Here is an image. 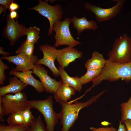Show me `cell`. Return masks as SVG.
I'll use <instances>...</instances> for the list:
<instances>
[{"label": "cell", "instance_id": "e0dca14e", "mask_svg": "<svg viewBox=\"0 0 131 131\" xmlns=\"http://www.w3.org/2000/svg\"><path fill=\"white\" fill-rule=\"evenodd\" d=\"M76 91L74 88L62 82L54 94V97L59 103L68 102L71 99L72 96L75 94Z\"/></svg>", "mask_w": 131, "mask_h": 131}, {"label": "cell", "instance_id": "83f0119b", "mask_svg": "<svg viewBox=\"0 0 131 131\" xmlns=\"http://www.w3.org/2000/svg\"><path fill=\"white\" fill-rule=\"evenodd\" d=\"M1 59L0 58V84L2 85L6 77L4 74V71L6 69H9V68L3 62Z\"/></svg>", "mask_w": 131, "mask_h": 131}, {"label": "cell", "instance_id": "7a4b0ae2", "mask_svg": "<svg viewBox=\"0 0 131 131\" xmlns=\"http://www.w3.org/2000/svg\"><path fill=\"white\" fill-rule=\"evenodd\" d=\"M104 93L103 90L85 102L76 101L73 104L68 102H63L60 103L61 108L59 113L60 123L62 126L61 131H69L78 119L80 110L90 105Z\"/></svg>", "mask_w": 131, "mask_h": 131}, {"label": "cell", "instance_id": "d6986e66", "mask_svg": "<svg viewBox=\"0 0 131 131\" xmlns=\"http://www.w3.org/2000/svg\"><path fill=\"white\" fill-rule=\"evenodd\" d=\"M58 68L62 83L74 88L76 91L80 92L82 89V85L80 81L79 77L77 76L70 77L64 68L60 66Z\"/></svg>", "mask_w": 131, "mask_h": 131}, {"label": "cell", "instance_id": "52a82bcc", "mask_svg": "<svg viewBox=\"0 0 131 131\" xmlns=\"http://www.w3.org/2000/svg\"><path fill=\"white\" fill-rule=\"evenodd\" d=\"M1 97L4 106V115L22 111L27 106L28 100L24 92L13 95L8 94Z\"/></svg>", "mask_w": 131, "mask_h": 131}, {"label": "cell", "instance_id": "6da1fadb", "mask_svg": "<svg viewBox=\"0 0 131 131\" xmlns=\"http://www.w3.org/2000/svg\"><path fill=\"white\" fill-rule=\"evenodd\" d=\"M120 79H123L127 83L131 80V62L118 64L113 63L108 59L101 73L92 80L93 85L89 90L99 84L103 80L113 82Z\"/></svg>", "mask_w": 131, "mask_h": 131}, {"label": "cell", "instance_id": "4316f807", "mask_svg": "<svg viewBox=\"0 0 131 131\" xmlns=\"http://www.w3.org/2000/svg\"><path fill=\"white\" fill-rule=\"evenodd\" d=\"M31 108L29 106L22 111L24 124L30 126L35 118L33 115L31 111Z\"/></svg>", "mask_w": 131, "mask_h": 131}, {"label": "cell", "instance_id": "2e32d148", "mask_svg": "<svg viewBox=\"0 0 131 131\" xmlns=\"http://www.w3.org/2000/svg\"><path fill=\"white\" fill-rule=\"evenodd\" d=\"M71 21L73 24V27L77 31L79 36L84 30L88 29L95 30L98 27L95 21H89L85 17L80 18L74 16L71 18Z\"/></svg>", "mask_w": 131, "mask_h": 131}, {"label": "cell", "instance_id": "484cf974", "mask_svg": "<svg viewBox=\"0 0 131 131\" xmlns=\"http://www.w3.org/2000/svg\"><path fill=\"white\" fill-rule=\"evenodd\" d=\"M29 126L24 124L7 126L0 123V131H25Z\"/></svg>", "mask_w": 131, "mask_h": 131}, {"label": "cell", "instance_id": "1f68e13d", "mask_svg": "<svg viewBox=\"0 0 131 131\" xmlns=\"http://www.w3.org/2000/svg\"><path fill=\"white\" fill-rule=\"evenodd\" d=\"M19 5L17 3L14 2L12 3L10 5L9 9L10 12L15 11L19 8Z\"/></svg>", "mask_w": 131, "mask_h": 131}, {"label": "cell", "instance_id": "74e56055", "mask_svg": "<svg viewBox=\"0 0 131 131\" xmlns=\"http://www.w3.org/2000/svg\"><path fill=\"white\" fill-rule=\"evenodd\" d=\"M48 0L49 1H50L51 3H53L54 2L56 1H57V0Z\"/></svg>", "mask_w": 131, "mask_h": 131}, {"label": "cell", "instance_id": "5bb4252c", "mask_svg": "<svg viewBox=\"0 0 131 131\" xmlns=\"http://www.w3.org/2000/svg\"><path fill=\"white\" fill-rule=\"evenodd\" d=\"M32 73H33V71L30 70L21 72L12 69L8 72V74L17 77L23 82L32 86L38 93L43 92L45 90L42 83L41 82L33 77Z\"/></svg>", "mask_w": 131, "mask_h": 131}, {"label": "cell", "instance_id": "ffe728a7", "mask_svg": "<svg viewBox=\"0 0 131 131\" xmlns=\"http://www.w3.org/2000/svg\"><path fill=\"white\" fill-rule=\"evenodd\" d=\"M40 29L35 26L26 28L25 35L27 38L25 40L26 43L34 45L40 38Z\"/></svg>", "mask_w": 131, "mask_h": 131}, {"label": "cell", "instance_id": "f1b7e54d", "mask_svg": "<svg viewBox=\"0 0 131 131\" xmlns=\"http://www.w3.org/2000/svg\"><path fill=\"white\" fill-rule=\"evenodd\" d=\"M90 129L92 131H117L116 129L112 126L110 127H106L98 128L91 127Z\"/></svg>", "mask_w": 131, "mask_h": 131}, {"label": "cell", "instance_id": "d590c367", "mask_svg": "<svg viewBox=\"0 0 131 131\" xmlns=\"http://www.w3.org/2000/svg\"><path fill=\"white\" fill-rule=\"evenodd\" d=\"M4 49L3 47H0V54L4 55V56H8L10 55L9 53L8 52H6L4 51L3 49Z\"/></svg>", "mask_w": 131, "mask_h": 131}, {"label": "cell", "instance_id": "4dcf8cb0", "mask_svg": "<svg viewBox=\"0 0 131 131\" xmlns=\"http://www.w3.org/2000/svg\"><path fill=\"white\" fill-rule=\"evenodd\" d=\"M4 112V108L2 101L0 97V121L1 122H4V120L3 118Z\"/></svg>", "mask_w": 131, "mask_h": 131}, {"label": "cell", "instance_id": "5b68a950", "mask_svg": "<svg viewBox=\"0 0 131 131\" xmlns=\"http://www.w3.org/2000/svg\"><path fill=\"white\" fill-rule=\"evenodd\" d=\"M71 23V18L66 17L63 20H57L54 23L52 30L55 33V41L53 46L55 47L66 45L74 48L82 44L74 39L72 35L69 27Z\"/></svg>", "mask_w": 131, "mask_h": 131}, {"label": "cell", "instance_id": "603a6c76", "mask_svg": "<svg viewBox=\"0 0 131 131\" xmlns=\"http://www.w3.org/2000/svg\"><path fill=\"white\" fill-rule=\"evenodd\" d=\"M34 47V45L26 43L25 41L15 53L17 54L23 53L27 55L29 59H31L33 55Z\"/></svg>", "mask_w": 131, "mask_h": 131}, {"label": "cell", "instance_id": "9c48e42d", "mask_svg": "<svg viewBox=\"0 0 131 131\" xmlns=\"http://www.w3.org/2000/svg\"><path fill=\"white\" fill-rule=\"evenodd\" d=\"M7 24L4 28L2 34L10 41L12 46L22 37L25 35L26 28L22 24L18 23L15 19H11L9 14L7 17Z\"/></svg>", "mask_w": 131, "mask_h": 131}, {"label": "cell", "instance_id": "d6a6232c", "mask_svg": "<svg viewBox=\"0 0 131 131\" xmlns=\"http://www.w3.org/2000/svg\"><path fill=\"white\" fill-rule=\"evenodd\" d=\"M123 123L125 125L127 131H131V120L128 119L125 120Z\"/></svg>", "mask_w": 131, "mask_h": 131}, {"label": "cell", "instance_id": "e575fe53", "mask_svg": "<svg viewBox=\"0 0 131 131\" xmlns=\"http://www.w3.org/2000/svg\"><path fill=\"white\" fill-rule=\"evenodd\" d=\"M9 15L10 17L12 19H16L18 17L17 13L15 11L10 12Z\"/></svg>", "mask_w": 131, "mask_h": 131}, {"label": "cell", "instance_id": "f546056e", "mask_svg": "<svg viewBox=\"0 0 131 131\" xmlns=\"http://www.w3.org/2000/svg\"><path fill=\"white\" fill-rule=\"evenodd\" d=\"M14 2L13 0H0V4L3 5L5 7V9L4 11V15H5L6 11L7 9H8L10 4Z\"/></svg>", "mask_w": 131, "mask_h": 131}, {"label": "cell", "instance_id": "d4e9b609", "mask_svg": "<svg viewBox=\"0 0 131 131\" xmlns=\"http://www.w3.org/2000/svg\"><path fill=\"white\" fill-rule=\"evenodd\" d=\"M7 121L9 125L24 124L22 111L9 114Z\"/></svg>", "mask_w": 131, "mask_h": 131}, {"label": "cell", "instance_id": "9a60e30c", "mask_svg": "<svg viewBox=\"0 0 131 131\" xmlns=\"http://www.w3.org/2000/svg\"><path fill=\"white\" fill-rule=\"evenodd\" d=\"M9 84L0 88V97H2L8 94H15L22 92L28 85L20 80L15 76L9 79Z\"/></svg>", "mask_w": 131, "mask_h": 131}, {"label": "cell", "instance_id": "277c9868", "mask_svg": "<svg viewBox=\"0 0 131 131\" xmlns=\"http://www.w3.org/2000/svg\"><path fill=\"white\" fill-rule=\"evenodd\" d=\"M108 56V59L114 63L122 64L131 62V38L124 34L116 38Z\"/></svg>", "mask_w": 131, "mask_h": 131}, {"label": "cell", "instance_id": "cb8c5ba5", "mask_svg": "<svg viewBox=\"0 0 131 131\" xmlns=\"http://www.w3.org/2000/svg\"><path fill=\"white\" fill-rule=\"evenodd\" d=\"M25 131H46V127L40 115L35 118Z\"/></svg>", "mask_w": 131, "mask_h": 131}, {"label": "cell", "instance_id": "8fae6325", "mask_svg": "<svg viewBox=\"0 0 131 131\" xmlns=\"http://www.w3.org/2000/svg\"><path fill=\"white\" fill-rule=\"evenodd\" d=\"M39 48L43 53V57L42 58L38 59L36 64L46 66L50 69L54 75L58 77L59 75V71L54 64L57 57V49L47 44H43Z\"/></svg>", "mask_w": 131, "mask_h": 131}, {"label": "cell", "instance_id": "8992f818", "mask_svg": "<svg viewBox=\"0 0 131 131\" xmlns=\"http://www.w3.org/2000/svg\"><path fill=\"white\" fill-rule=\"evenodd\" d=\"M45 1L39 0L37 5L28 10H33L37 11L42 16L47 18L49 23L48 34L51 35L52 33V28L54 23L57 20H61L63 12L60 4H57L52 6L48 4V0Z\"/></svg>", "mask_w": 131, "mask_h": 131}, {"label": "cell", "instance_id": "ba28073f", "mask_svg": "<svg viewBox=\"0 0 131 131\" xmlns=\"http://www.w3.org/2000/svg\"><path fill=\"white\" fill-rule=\"evenodd\" d=\"M115 1H114L117 2V4L113 7L108 8H102L88 3L84 4V7L94 14L97 21L101 22L110 20L118 14L126 1L125 0Z\"/></svg>", "mask_w": 131, "mask_h": 131}, {"label": "cell", "instance_id": "8d00e7d4", "mask_svg": "<svg viewBox=\"0 0 131 131\" xmlns=\"http://www.w3.org/2000/svg\"><path fill=\"white\" fill-rule=\"evenodd\" d=\"M5 8L4 6L2 5L0 6V14H1L3 11H4Z\"/></svg>", "mask_w": 131, "mask_h": 131}, {"label": "cell", "instance_id": "ac0fdd59", "mask_svg": "<svg viewBox=\"0 0 131 131\" xmlns=\"http://www.w3.org/2000/svg\"><path fill=\"white\" fill-rule=\"evenodd\" d=\"M106 62L103 55L95 51L92 53L91 58L85 63L84 66L87 70H102Z\"/></svg>", "mask_w": 131, "mask_h": 131}, {"label": "cell", "instance_id": "44dd1931", "mask_svg": "<svg viewBox=\"0 0 131 131\" xmlns=\"http://www.w3.org/2000/svg\"><path fill=\"white\" fill-rule=\"evenodd\" d=\"M102 72V70H87L85 74L79 77L80 81L82 85L88 83L99 76Z\"/></svg>", "mask_w": 131, "mask_h": 131}, {"label": "cell", "instance_id": "7402d4cb", "mask_svg": "<svg viewBox=\"0 0 131 131\" xmlns=\"http://www.w3.org/2000/svg\"><path fill=\"white\" fill-rule=\"evenodd\" d=\"M120 106L121 121L123 123L125 120H131V96L127 102H123L121 104Z\"/></svg>", "mask_w": 131, "mask_h": 131}, {"label": "cell", "instance_id": "3957f363", "mask_svg": "<svg viewBox=\"0 0 131 131\" xmlns=\"http://www.w3.org/2000/svg\"><path fill=\"white\" fill-rule=\"evenodd\" d=\"M27 104L31 108L35 109L42 115L46 124V131H54L60 117L59 113L55 112L53 109L52 96H49L44 100H28Z\"/></svg>", "mask_w": 131, "mask_h": 131}, {"label": "cell", "instance_id": "836d02e7", "mask_svg": "<svg viewBox=\"0 0 131 131\" xmlns=\"http://www.w3.org/2000/svg\"><path fill=\"white\" fill-rule=\"evenodd\" d=\"M120 121L118 129L117 131H127L126 128L124 124Z\"/></svg>", "mask_w": 131, "mask_h": 131}, {"label": "cell", "instance_id": "7c38bea8", "mask_svg": "<svg viewBox=\"0 0 131 131\" xmlns=\"http://www.w3.org/2000/svg\"><path fill=\"white\" fill-rule=\"evenodd\" d=\"M32 70L33 73L40 79L45 92L54 94L56 92L62 80L57 81L51 78L48 74V71L41 65L35 64Z\"/></svg>", "mask_w": 131, "mask_h": 131}, {"label": "cell", "instance_id": "4fadbf2b", "mask_svg": "<svg viewBox=\"0 0 131 131\" xmlns=\"http://www.w3.org/2000/svg\"><path fill=\"white\" fill-rule=\"evenodd\" d=\"M57 59L59 66L64 68L76 59H80L83 52L74 48L67 46L61 49H57Z\"/></svg>", "mask_w": 131, "mask_h": 131}, {"label": "cell", "instance_id": "30bf717a", "mask_svg": "<svg viewBox=\"0 0 131 131\" xmlns=\"http://www.w3.org/2000/svg\"><path fill=\"white\" fill-rule=\"evenodd\" d=\"M0 58L15 64L16 66L13 69L15 70L22 72L33 70L38 59L37 56L34 55L32 58L30 59L27 55L22 53L14 56L1 57Z\"/></svg>", "mask_w": 131, "mask_h": 131}]
</instances>
